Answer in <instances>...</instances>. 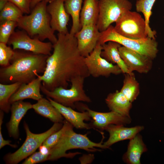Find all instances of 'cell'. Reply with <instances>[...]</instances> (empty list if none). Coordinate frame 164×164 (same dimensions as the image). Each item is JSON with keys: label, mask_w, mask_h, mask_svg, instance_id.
Returning a JSON list of instances; mask_svg holds the SVG:
<instances>
[{"label": "cell", "mask_w": 164, "mask_h": 164, "mask_svg": "<svg viewBox=\"0 0 164 164\" xmlns=\"http://www.w3.org/2000/svg\"><path fill=\"white\" fill-rule=\"evenodd\" d=\"M102 46L98 42L95 48L85 57L84 61L90 76L94 77H107L111 74L119 75L122 71L117 65L107 61L101 55Z\"/></svg>", "instance_id": "8fae6325"}, {"label": "cell", "mask_w": 164, "mask_h": 164, "mask_svg": "<svg viewBox=\"0 0 164 164\" xmlns=\"http://www.w3.org/2000/svg\"><path fill=\"white\" fill-rule=\"evenodd\" d=\"M57 36L53 44V52L47 60L45 71L39 75L42 85L49 91L59 87L67 88L68 82L74 78L90 76L75 36L70 32L58 33Z\"/></svg>", "instance_id": "6da1fadb"}, {"label": "cell", "mask_w": 164, "mask_h": 164, "mask_svg": "<svg viewBox=\"0 0 164 164\" xmlns=\"http://www.w3.org/2000/svg\"><path fill=\"white\" fill-rule=\"evenodd\" d=\"M100 34L97 25H91L82 26L75 34L78 49L83 56L87 57L94 49Z\"/></svg>", "instance_id": "4fadbf2b"}, {"label": "cell", "mask_w": 164, "mask_h": 164, "mask_svg": "<svg viewBox=\"0 0 164 164\" xmlns=\"http://www.w3.org/2000/svg\"><path fill=\"white\" fill-rule=\"evenodd\" d=\"M119 51L131 73L135 71L146 73L151 70L152 60L150 58L121 46L119 48Z\"/></svg>", "instance_id": "5bb4252c"}, {"label": "cell", "mask_w": 164, "mask_h": 164, "mask_svg": "<svg viewBox=\"0 0 164 164\" xmlns=\"http://www.w3.org/2000/svg\"><path fill=\"white\" fill-rule=\"evenodd\" d=\"M14 50H21L50 56L53 49L50 42H44L38 38L30 37L25 31H14L7 43Z\"/></svg>", "instance_id": "30bf717a"}, {"label": "cell", "mask_w": 164, "mask_h": 164, "mask_svg": "<svg viewBox=\"0 0 164 164\" xmlns=\"http://www.w3.org/2000/svg\"><path fill=\"white\" fill-rule=\"evenodd\" d=\"M109 41L118 43L152 60L156 57L158 52V44L155 39L149 37L138 39L127 38L117 33L111 25L105 30L101 32L98 42L102 45Z\"/></svg>", "instance_id": "5b68a950"}, {"label": "cell", "mask_w": 164, "mask_h": 164, "mask_svg": "<svg viewBox=\"0 0 164 164\" xmlns=\"http://www.w3.org/2000/svg\"><path fill=\"white\" fill-rule=\"evenodd\" d=\"M82 2L83 0H65L64 2L66 11L72 19V25L70 33L73 35H74L81 28L80 16Z\"/></svg>", "instance_id": "d4e9b609"}, {"label": "cell", "mask_w": 164, "mask_h": 164, "mask_svg": "<svg viewBox=\"0 0 164 164\" xmlns=\"http://www.w3.org/2000/svg\"><path fill=\"white\" fill-rule=\"evenodd\" d=\"M65 0H54L47 5L46 9L50 16L51 27L55 32L67 34V26L69 20V15L64 7Z\"/></svg>", "instance_id": "9a60e30c"}, {"label": "cell", "mask_w": 164, "mask_h": 164, "mask_svg": "<svg viewBox=\"0 0 164 164\" xmlns=\"http://www.w3.org/2000/svg\"><path fill=\"white\" fill-rule=\"evenodd\" d=\"M32 108L39 114L54 123H63L64 118L47 99L42 98L32 104Z\"/></svg>", "instance_id": "cb8c5ba5"}, {"label": "cell", "mask_w": 164, "mask_h": 164, "mask_svg": "<svg viewBox=\"0 0 164 164\" xmlns=\"http://www.w3.org/2000/svg\"><path fill=\"white\" fill-rule=\"evenodd\" d=\"M120 91L132 103L137 99L140 93L139 85L134 73L125 74Z\"/></svg>", "instance_id": "484cf974"}, {"label": "cell", "mask_w": 164, "mask_h": 164, "mask_svg": "<svg viewBox=\"0 0 164 164\" xmlns=\"http://www.w3.org/2000/svg\"><path fill=\"white\" fill-rule=\"evenodd\" d=\"M127 150L123 156V161L128 164H140L142 154L147 149L139 133L129 140Z\"/></svg>", "instance_id": "ffe728a7"}, {"label": "cell", "mask_w": 164, "mask_h": 164, "mask_svg": "<svg viewBox=\"0 0 164 164\" xmlns=\"http://www.w3.org/2000/svg\"><path fill=\"white\" fill-rule=\"evenodd\" d=\"M22 83L15 82L10 84H0V108L6 113L10 110L11 104L9 100L17 90Z\"/></svg>", "instance_id": "4316f807"}, {"label": "cell", "mask_w": 164, "mask_h": 164, "mask_svg": "<svg viewBox=\"0 0 164 164\" xmlns=\"http://www.w3.org/2000/svg\"><path fill=\"white\" fill-rule=\"evenodd\" d=\"M49 154H44L40 151L34 152L23 162V164H34L48 160Z\"/></svg>", "instance_id": "d6a6232c"}, {"label": "cell", "mask_w": 164, "mask_h": 164, "mask_svg": "<svg viewBox=\"0 0 164 164\" xmlns=\"http://www.w3.org/2000/svg\"><path fill=\"white\" fill-rule=\"evenodd\" d=\"M19 8L23 13L30 12V0H8Z\"/></svg>", "instance_id": "836d02e7"}, {"label": "cell", "mask_w": 164, "mask_h": 164, "mask_svg": "<svg viewBox=\"0 0 164 164\" xmlns=\"http://www.w3.org/2000/svg\"><path fill=\"white\" fill-rule=\"evenodd\" d=\"M70 124L66 120H63L62 128L49 136L44 141L42 145L50 149L57 142L63 132Z\"/></svg>", "instance_id": "4dcf8cb0"}, {"label": "cell", "mask_w": 164, "mask_h": 164, "mask_svg": "<svg viewBox=\"0 0 164 164\" xmlns=\"http://www.w3.org/2000/svg\"><path fill=\"white\" fill-rule=\"evenodd\" d=\"M73 126L70 124L63 133L56 144L50 149L48 160L55 161L62 157L73 158L79 152L66 153L67 151L73 149H81L88 152L101 151L96 148L105 149L103 139L99 143H95L88 138L87 134L77 133L74 131Z\"/></svg>", "instance_id": "277c9868"}, {"label": "cell", "mask_w": 164, "mask_h": 164, "mask_svg": "<svg viewBox=\"0 0 164 164\" xmlns=\"http://www.w3.org/2000/svg\"><path fill=\"white\" fill-rule=\"evenodd\" d=\"M47 3L44 1L38 3L30 14L19 19L17 22V26L32 38H38L42 41L47 39L53 44L57 38L50 25V16L46 9Z\"/></svg>", "instance_id": "3957f363"}, {"label": "cell", "mask_w": 164, "mask_h": 164, "mask_svg": "<svg viewBox=\"0 0 164 164\" xmlns=\"http://www.w3.org/2000/svg\"><path fill=\"white\" fill-rule=\"evenodd\" d=\"M39 151L43 154L50 155V149L42 145L39 147Z\"/></svg>", "instance_id": "8d00e7d4"}, {"label": "cell", "mask_w": 164, "mask_h": 164, "mask_svg": "<svg viewBox=\"0 0 164 164\" xmlns=\"http://www.w3.org/2000/svg\"><path fill=\"white\" fill-rule=\"evenodd\" d=\"M123 125L111 124L107 126L104 130L108 132L109 136L103 144L105 149H108L113 144L120 141L130 140L143 130L142 126H136L130 128Z\"/></svg>", "instance_id": "e0dca14e"}, {"label": "cell", "mask_w": 164, "mask_h": 164, "mask_svg": "<svg viewBox=\"0 0 164 164\" xmlns=\"http://www.w3.org/2000/svg\"><path fill=\"white\" fill-rule=\"evenodd\" d=\"M105 101L111 111L130 117L129 112L132 106V103L120 91L117 90L109 94Z\"/></svg>", "instance_id": "44dd1931"}, {"label": "cell", "mask_w": 164, "mask_h": 164, "mask_svg": "<svg viewBox=\"0 0 164 164\" xmlns=\"http://www.w3.org/2000/svg\"><path fill=\"white\" fill-rule=\"evenodd\" d=\"M14 53V50L6 44L0 43V65L6 67L10 64V61Z\"/></svg>", "instance_id": "1f68e13d"}, {"label": "cell", "mask_w": 164, "mask_h": 164, "mask_svg": "<svg viewBox=\"0 0 164 164\" xmlns=\"http://www.w3.org/2000/svg\"><path fill=\"white\" fill-rule=\"evenodd\" d=\"M85 79L80 76L74 78L70 81L71 86L69 89L59 87L53 90L49 91L42 85L41 91L47 97L51 98L55 102L74 109L76 107L75 104L77 102L89 103L91 101L84 89Z\"/></svg>", "instance_id": "8992f818"}, {"label": "cell", "mask_w": 164, "mask_h": 164, "mask_svg": "<svg viewBox=\"0 0 164 164\" xmlns=\"http://www.w3.org/2000/svg\"><path fill=\"white\" fill-rule=\"evenodd\" d=\"M115 31L124 37L134 39L148 37L144 18L138 12L128 11L115 22Z\"/></svg>", "instance_id": "9c48e42d"}, {"label": "cell", "mask_w": 164, "mask_h": 164, "mask_svg": "<svg viewBox=\"0 0 164 164\" xmlns=\"http://www.w3.org/2000/svg\"><path fill=\"white\" fill-rule=\"evenodd\" d=\"M4 111L0 110V149L6 145H9L10 146L15 148L17 145H15L12 144L11 143V141L10 140H5L3 137L2 132V126L3 123V120L4 118Z\"/></svg>", "instance_id": "e575fe53"}, {"label": "cell", "mask_w": 164, "mask_h": 164, "mask_svg": "<svg viewBox=\"0 0 164 164\" xmlns=\"http://www.w3.org/2000/svg\"><path fill=\"white\" fill-rule=\"evenodd\" d=\"M24 125L26 136V140L17 151L12 153H8L4 156V160L6 164H17L31 155L49 136L62 128L63 123H54L47 131L39 134L32 132L25 122Z\"/></svg>", "instance_id": "52a82bcc"}, {"label": "cell", "mask_w": 164, "mask_h": 164, "mask_svg": "<svg viewBox=\"0 0 164 164\" xmlns=\"http://www.w3.org/2000/svg\"><path fill=\"white\" fill-rule=\"evenodd\" d=\"M99 12L98 0H84L80 16L81 27L88 25H97Z\"/></svg>", "instance_id": "603a6c76"}, {"label": "cell", "mask_w": 164, "mask_h": 164, "mask_svg": "<svg viewBox=\"0 0 164 164\" xmlns=\"http://www.w3.org/2000/svg\"><path fill=\"white\" fill-rule=\"evenodd\" d=\"M54 0H30V8L33 9L36 5L39 2L42 1H46L47 2H50Z\"/></svg>", "instance_id": "d590c367"}, {"label": "cell", "mask_w": 164, "mask_h": 164, "mask_svg": "<svg viewBox=\"0 0 164 164\" xmlns=\"http://www.w3.org/2000/svg\"><path fill=\"white\" fill-rule=\"evenodd\" d=\"M17 26V22L7 21L0 22V43L7 44L11 35Z\"/></svg>", "instance_id": "f546056e"}, {"label": "cell", "mask_w": 164, "mask_h": 164, "mask_svg": "<svg viewBox=\"0 0 164 164\" xmlns=\"http://www.w3.org/2000/svg\"><path fill=\"white\" fill-rule=\"evenodd\" d=\"M156 0H137L135 3L137 12L142 13L144 15L146 25V33L148 37L155 39L156 32L152 30L149 23L150 17L152 14V9Z\"/></svg>", "instance_id": "83f0119b"}, {"label": "cell", "mask_w": 164, "mask_h": 164, "mask_svg": "<svg viewBox=\"0 0 164 164\" xmlns=\"http://www.w3.org/2000/svg\"><path fill=\"white\" fill-rule=\"evenodd\" d=\"M47 98L73 127L78 129H88L92 128L91 124H88L84 122L85 121H90L91 119L87 111L78 112L71 107L64 106L55 102L49 97H47Z\"/></svg>", "instance_id": "2e32d148"}, {"label": "cell", "mask_w": 164, "mask_h": 164, "mask_svg": "<svg viewBox=\"0 0 164 164\" xmlns=\"http://www.w3.org/2000/svg\"><path fill=\"white\" fill-rule=\"evenodd\" d=\"M102 46L101 56L109 62L118 65L123 73L132 74L128 69L121 58L119 51V48L121 45L113 41H109Z\"/></svg>", "instance_id": "7402d4cb"}, {"label": "cell", "mask_w": 164, "mask_h": 164, "mask_svg": "<svg viewBox=\"0 0 164 164\" xmlns=\"http://www.w3.org/2000/svg\"><path fill=\"white\" fill-rule=\"evenodd\" d=\"M14 50L10 64L0 69L1 83L27 84L45 71L49 56L21 50Z\"/></svg>", "instance_id": "7a4b0ae2"}, {"label": "cell", "mask_w": 164, "mask_h": 164, "mask_svg": "<svg viewBox=\"0 0 164 164\" xmlns=\"http://www.w3.org/2000/svg\"><path fill=\"white\" fill-rule=\"evenodd\" d=\"M23 13L17 6L9 1L0 11V22L7 21L17 22Z\"/></svg>", "instance_id": "f1b7e54d"}, {"label": "cell", "mask_w": 164, "mask_h": 164, "mask_svg": "<svg viewBox=\"0 0 164 164\" xmlns=\"http://www.w3.org/2000/svg\"><path fill=\"white\" fill-rule=\"evenodd\" d=\"M32 105L30 102H24L23 100L16 101L11 104L10 109L11 116L6 125L10 137L15 139L18 138L19 123L27 111L32 108Z\"/></svg>", "instance_id": "ac0fdd59"}, {"label": "cell", "mask_w": 164, "mask_h": 164, "mask_svg": "<svg viewBox=\"0 0 164 164\" xmlns=\"http://www.w3.org/2000/svg\"><path fill=\"white\" fill-rule=\"evenodd\" d=\"M99 15L97 26L100 32L116 22L132 5L128 0H98Z\"/></svg>", "instance_id": "ba28073f"}, {"label": "cell", "mask_w": 164, "mask_h": 164, "mask_svg": "<svg viewBox=\"0 0 164 164\" xmlns=\"http://www.w3.org/2000/svg\"><path fill=\"white\" fill-rule=\"evenodd\" d=\"M39 75L28 83H22L10 98V104H11L16 101L26 99L38 101L43 98V96L40 93L42 81Z\"/></svg>", "instance_id": "d6986e66"}, {"label": "cell", "mask_w": 164, "mask_h": 164, "mask_svg": "<svg viewBox=\"0 0 164 164\" xmlns=\"http://www.w3.org/2000/svg\"><path fill=\"white\" fill-rule=\"evenodd\" d=\"M83 109L87 111L92 119L91 124L92 128L103 130L108 125H126L131 122V117L123 116L117 112L111 111L101 112L92 110L84 105H81Z\"/></svg>", "instance_id": "7c38bea8"}, {"label": "cell", "mask_w": 164, "mask_h": 164, "mask_svg": "<svg viewBox=\"0 0 164 164\" xmlns=\"http://www.w3.org/2000/svg\"><path fill=\"white\" fill-rule=\"evenodd\" d=\"M8 2V0H0V11L4 8Z\"/></svg>", "instance_id": "74e56055"}]
</instances>
